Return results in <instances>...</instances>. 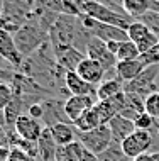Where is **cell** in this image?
<instances>
[{"label":"cell","mask_w":159,"mask_h":161,"mask_svg":"<svg viewBox=\"0 0 159 161\" xmlns=\"http://www.w3.org/2000/svg\"><path fill=\"white\" fill-rule=\"evenodd\" d=\"M78 7L81 10V14L88 15L90 19L98 20L102 24H109V25H115V27H120L124 31H127L129 25H130L134 20L125 19L117 12H114L110 7H107L103 2H93V0H87V2H78Z\"/></svg>","instance_id":"cell-1"},{"label":"cell","mask_w":159,"mask_h":161,"mask_svg":"<svg viewBox=\"0 0 159 161\" xmlns=\"http://www.w3.org/2000/svg\"><path fill=\"white\" fill-rule=\"evenodd\" d=\"M14 39L20 54L29 56L34 51H39L41 46L49 41V34L42 31L41 25H32L31 22H27L14 34Z\"/></svg>","instance_id":"cell-2"},{"label":"cell","mask_w":159,"mask_h":161,"mask_svg":"<svg viewBox=\"0 0 159 161\" xmlns=\"http://www.w3.org/2000/svg\"><path fill=\"white\" fill-rule=\"evenodd\" d=\"M78 141L83 144L85 149H88L90 153H93L97 156L105 153L114 144L109 125H100L98 129L90 130V132H78Z\"/></svg>","instance_id":"cell-3"},{"label":"cell","mask_w":159,"mask_h":161,"mask_svg":"<svg viewBox=\"0 0 159 161\" xmlns=\"http://www.w3.org/2000/svg\"><path fill=\"white\" fill-rule=\"evenodd\" d=\"M152 132L151 130H139L137 129L130 137H127L125 141L120 144L124 154L129 159H135L142 154H147V151L152 146Z\"/></svg>","instance_id":"cell-4"},{"label":"cell","mask_w":159,"mask_h":161,"mask_svg":"<svg viewBox=\"0 0 159 161\" xmlns=\"http://www.w3.org/2000/svg\"><path fill=\"white\" fill-rule=\"evenodd\" d=\"M85 54L90 59H95L103 66L105 69H112L115 73V66H117V56H114L107 47V42L102 41L98 37H90L87 42V49H85Z\"/></svg>","instance_id":"cell-5"},{"label":"cell","mask_w":159,"mask_h":161,"mask_svg":"<svg viewBox=\"0 0 159 161\" xmlns=\"http://www.w3.org/2000/svg\"><path fill=\"white\" fill-rule=\"evenodd\" d=\"M0 56L3 61L12 64L14 68H22L24 64V56L20 54L19 47L15 44L14 34L7 31H0Z\"/></svg>","instance_id":"cell-6"},{"label":"cell","mask_w":159,"mask_h":161,"mask_svg":"<svg viewBox=\"0 0 159 161\" xmlns=\"http://www.w3.org/2000/svg\"><path fill=\"white\" fill-rule=\"evenodd\" d=\"M98 103L97 97H68L64 100V114L70 119L71 124H75L87 110L93 108Z\"/></svg>","instance_id":"cell-7"},{"label":"cell","mask_w":159,"mask_h":161,"mask_svg":"<svg viewBox=\"0 0 159 161\" xmlns=\"http://www.w3.org/2000/svg\"><path fill=\"white\" fill-rule=\"evenodd\" d=\"M14 130L17 134V137L24 139V141H31V142H37L42 134L44 127L41 125L39 120L32 119L31 115L27 114H22L17 119V122L14 125Z\"/></svg>","instance_id":"cell-8"},{"label":"cell","mask_w":159,"mask_h":161,"mask_svg":"<svg viewBox=\"0 0 159 161\" xmlns=\"http://www.w3.org/2000/svg\"><path fill=\"white\" fill-rule=\"evenodd\" d=\"M64 86L71 93V97H97L95 85H90L76 71L64 73Z\"/></svg>","instance_id":"cell-9"},{"label":"cell","mask_w":159,"mask_h":161,"mask_svg":"<svg viewBox=\"0 0 159 161\" xmlns=\"http://www.w3.org/2000/svg\"><path fill=\"white\" fill-rule=\"evenodd\" d=\"M107 125H109V129H110V132H112L114 144H119V146L137 130L134 120L127 119V117H124V115L114 117V119H112Z\"/></svg>","instance_id":"cell-10"},{"label":"cell","mask_w":159,"mask_h":161,"mask_svg":"<svg viewBox=\"0 0 159 161\" xmlns=\"http://www.w3.org/2000/svg\"><path fill=\"white\" fill-rule=\"evenodd\" d=\"M76 73H78L87 83H90V85H97L98 83L100 85L102 81H103V78H105L107 69L98 61H95V59L85 58L83 61H81V64L78 66V69H76Z\"/></svg>","instance_id":"cell-11"},{"label":"cell","mask_w":159,"mask_h":161,"mask_svg":"<svg viewBox=\"0 0 159 161\" xmlns=\"http://www.w3.org/2000/svg\"><path fill=\"white\" fill-rule=\"evenodd\" d=\"M147 68L142 59H132V61H119L115 66V75L124 85L134 81L144 69Z\"/></svg>","instance_id":"cell-12"},{"label":"cell","mask_w":159,"mask_h":161,"mask_svg":"<svg viewBox=\"0 0 159 161\" xmlns=\"http://www.w3.org/2000/svg\"><path fill=\"white\" fill-rule=\"evenodd\" d=\"M124 100H125V92H122L117 97L110 98V100H103V102H98L97 103V108H98V114L102 117V122L103 125H107L114 117L120 115L122 112V107H124Z\"/></svg>","instance_id":"cell-13"},{"label":"cell","mask_w":159,"mask_h":161,"mask_svg":"<svg viewBox=\"0 0 159 161\" xmlns=\"http://www.w3.org/2000/svg\"><path fill=\"white\" fill-rule=\"evenodd\" d=\"M85 58H87V54H85L83 51L76 49V47H70V49L63 51L61 54L56 56L54 61L61 69H64L66 73H70V71H76Z\"/></svg>","instance_id":"cell-14"},{"label":"cell","mask_w":159,"mask_h":161,"mask_svg":"<svg viewBox=\"0 0 159 161\" xmlns=\"http://www.w3.org/2000/svg\"><path fill=\"white\" fill-rule=\"evenodd\" d=\"M144 102H146V98L140 97V95L132 93V92H125V100H124V107H122L120 115L127 117L130 120H135L137 117L142 115L146 112Z\"/></svg>","instance_id":"cell-15"},{"label":"cell","mask_w":159,"mask_h":161,"mask_svg":"<svg viewBox=\"0 0 159 161\" xmlns=\"http://www.w3.org/2000/svg\"><path fill=\"white\" fill-rule=\"evenodd\" d=\"M58 144H56L49 127H44L39 141H37V149H39V159L41 161H56L58 156Z\"/></svg>","instance_id":"cell-16"},{"label":"cell","mask_w":159,"mask_h":161,"mask_svg":"<svg viewBox=\"0 0 159 161\" xmlns=\"http://www.w3.org/2000/svg\"><path fill=\"white\" fill-rule=\"evenodd\" d=\"M51 129V134H53L54 141L58 146H70L73 142H76V136H78V130L75 129L73 124H56Z\"/></svg>","instance_id":"cell-17"},{"label":"cell","mask_w":159,"mask_h":161,"mask_svg":"<svg viewBox=\"0 0 159 161\" xmlns=\"http://www.w3.org/2000/svg\"><path fill=\"white\" fill-rule=\"evenodd\" d=\"M73 125H75V129L78 130V132H90V130H95V129L100 127V125H103L102 117H100V114H98L97 105L85 112Z\"/></svg>","instance_id":"cell-18"},{"label":"cell","mask_w":159,"mask_h":161,"mask_svg":"<svg viewBox=\"0 0 159 161\" xmlns=\"http://www.w3.org/2000/svg\"><path fill=\"white\" fill-rule=\"evenodd\" d=\"M122 92H124V83L119 78H107L97 86V98L98 102H103V100L117 97Z\"/></svg>","instance_id":"cell-19"},{"label":"cell","mask_w":159,"mask_h":161,"mask_svg":"<svg viewBox=\"0 0 159 161\" xmlns=\"http://www.w3.org/2000/svg\"><path fill=\"white\" fill-rule=\"evenodd\" d=\"M124 12L130 17H137V19H142V17L149 12V3L147 0H124L120 2Z\"/></svg>","instance_id":"cell-20"},{"label":"cell","mask_w":159,"mask_h":161,"mask_svg":"<svg viewBox=\"0 0 159 161\" xmlns=\"http://www.w3.org/2000/svg\"><path fill=\"white\" fill-rule=\"evenodd\" d=\"M139 58H140V51L135 42H132V41L120 42L117 61H132V59H139Z\"/></svg>","instance_id":"cell-21"},{"label":"cell","mask_w":159,"mask_h":161,"mask_svg":"<svg viewBox=\"0 0 159 161\" xmlns=\"http://www.w3.org/2000/svg\"><path fill=\"white\" fill-rule=\"evenodd\" d=\"M151 32V29L146 25L142 20H134L130 25H129V29H127V36H129V41H132V42H140L142 39L147 36V34Z\"/></svg>","instance_id":"cell-22"},{"label":"cell","mask_w":159,"mask_h":161,"mask_svg":"<svg viewBox=\"0 0 159 161\" xmlns=\"http://www.w3.org/2000/svg\"><path fill=\"white\" fill-rule=\"evenodd\" d=\"M22 103H24V100L19 97V95H14V100H12L10 103H8V107L3 110V114H5V120L8 124L14 127L15 122H17V119H19L20 115V107H22Z\"/></svg>","instance_id":"cell-23"},{"label":"cell","mask_w":159,"mask_h":161,"mask_svg":"<svg viewBox=\"0 0 159 161\" xmlns=\"http://www.w3.org/2000/svg\"><path fill=\"white\" fill-rule=\"evenodd\" d=\"M144 105H146V114H149L152 119H159V92L146 97Z\"/></svg>","instance_id":"cell-24"},{"label":"cell","mask_w":159,"mask_h":161,"mask_svg":"<svg viewBox=\"0 0 159 161\" xmlns=\"http://www.w3.org/2000/svg\"><path fill=\"white\" fill-rule=\"evenodd\" d=\"M12 100H14V88L10 85L0 81V112L5 110Z\"/></svg>","instance_id":"cell-25"},{"label":"cell","mask_w":159,"mask_h":161,"mask_svg":"<svg viewBox=\"0 0 159 161\" xmlns=\"http://www.w3.org/2000/svg\"><path fill=\"white\" fill-rule=\"evenodd\" d=\"M159 44V37L156 36L154 32H149L147 36H146L140 42H137V47H139V51H140V56L146 54V53H149V51L152 49V47H156Z\"/></svg>","instance_id":"cell-26"},{"label":"cell","mask_w":159,"mask_h":161,"mask_svg":"<svg viewBox=\"0 0 159 161\" xmlns=\"http://www.w3.org/2000/svg\"><path fill=\"white\" fill-rule=\"evenodd\" d=\"M154 122H156V119H152V117L149 114H146V112L134 120L135 129H139V130H151L154 127Z\"/></svg>","instance_id":"cell-27"},{"label":"cell","mask_w":159,"mask_h":161,"mask_svg":"<svg viewBox=\"0 0 159 161\" xmlns=\"http://www.w3.org/2000/svg\"><path fill=\"white\" fill-rule=\"evenodd\" d=\"M140 59L146 63V66H154V64H159V44L156 47H152L149 53H146L140 56Z\"/></svg>","instance_id":"cell-28"},{"label":"cell","mask_w":159,"mask_h":161,"mask_svg":"<svg viewBox=\"0 0 159 161\" xmlns=\"http://www.w3.org/2000/svg\"><path fill=\"white\" fill-rule=\"evenodd\" d=\"M27 115H31L36 120L44 119V107H42V103H31L27 107Z\"/></svg>","instance_id":"cell-29"},{"label":"cell","mask_w":159,"mask_h":161,"mask_svg":"<svg viewBox=\"0 0 159 161\" xmlns=\"http://www.w3.org/2000/svg\"><path fill=\"white\" fill-rule=\"evenodd\" d=\"M8 161H34V159L29 154H25L22 149H19V147H12L10 156H8Z\"/></svg>","instance_id":"cell-30"},{"label":"cell","mask_w":159,"mask_h":161,"mask_svg":"<svg viewBox=\"0 0 159 161\" xmlns=\"http://www.w3.org/2000/svg\"><path fill=\"white\" fill-rule=\"evenodd\" d=\"M80 161H100V158H98L97 154L90 153L88 149H85V147H83V151H81V156H80Z\"/></svg>","instance_id":"cell-31"},{"label":"cell","mask_w":159,"mask_h":161,"mask_svg":"<svg viewBox=\"0 0 159 161\" xmlns=\"http://www.w3.org/2000/svg\"><path fill=\"white\" fill-rule=\"evenodd\" d=\"M107 47H109V51L114 56H117V53H119V47H120V42H117V41H110V42H107Z\"/></svg>","instance_id":"cell-32"},{"label":"cell","mask_w":159,"mask_h":161,"mask_svg":"<svg viewBox=\"0 0 159 161\" xmlns=\"http://www.w3.org/2000/svg\"><path fill=\"white\" fill-rule=\"evenodd\" d=\"M12 147H0V161H8Z\"/></svg>","instance_id":"cell-33"},{"label":"cell","mask_w":159,"mask_h":161,"mask_svg":"<svg viewBox=\"0 0 159 161\" xmlns=\"http://www.w3.org/2000/svg\"><path fill=\"white\" fill-rule=\"evenodd\" d=\"M147 3H149V12L159 14V2L157 0H147Z\"/></svg>","instance_id":"cell-34"},{"label":"cell","mask_w":159,"mask_h":161,"mask_svg":"<svg viewBox=\"0 0 159 161\" xmlns=\"http://www.w3.org/2000/svg\"><path fill=\"white\" fill-rule=\"evenodd\" d=\"M132 161H154V154L152 153H147V154H142V156H139V158H135V159H132Z\"/></svg>","instance_id":"cell-35"},{"label":"cell","mask_w":159,"mask_h":161,"mask_svg":"<svg viewBox=\"0 0 159 161\" xmlns=\"http://www.w3.org/2000/svg\"><path fill=\"white\" fill-rule=\"evenodd\" d=\"M117 161H132V159H129L127 156H124V158H120V159H117Z\"/></svg>","instance_id":"cell-36"},{"label":"cell","mask_w":159,"mask_h":161,"mask_svg":"<svg viewBox=\"0 0 159 161\" xmlns=\"http://www.w3.org/2000/svg\"><path fill=\"white\" fill-rule=\"evenodd\" d=\"M157 134H159V125H157Z\"/></svg>","instance_id":"cell-37"}]
</instances>
